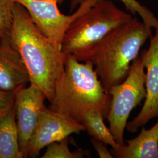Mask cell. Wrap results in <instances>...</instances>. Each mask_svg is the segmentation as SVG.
<instances>
[{
  "label": "cell",
  "instance_id": "16",
  "mask_svg": "<svg viewBox=\"0 0 158 158\" xmlns=\"http://www.w3.org/2000/svg\"><path fill=\"white\" fill-rule=\"evenodd\" d=\"M15 0H0V40L10 38Z\"/></svg>",
  "mask_w": 158,
  "mask_h": 158
},
{
  "label": "cell",
  "instance_id": "19",
  "mask_svg": "<svg viewBox=\"0 0 158 158\" xmlns=\"http://www.w3.org/2000/svg\"><path fill=\"white\" fill-rule=\"evenodd\" d=\"M86 0H71L70 2V11L74 10L77 6L83 3Z\"/></svg>",
  "mask_w": 158,
  "mask_h": 158
},
{
  "label": "cell",
  "instance_id": "18",
  "mask_svg": "<svg viewBox=\"0 0 158 158\" xmlns=\"http://www.w3.org/2000/svg\"><path fill=\"white\" fill-rule=\"evenodd\" d=\"M91 142L93 147L95 149L96 152L98 153L99 157L101 158H114L113 154L108 149L107 145L104 143L94 138H91Z\"/></svg>",
  "mask_w": 158,
  "mask_h": 158
},
{
  "label": "cell",
  "instance_id": "14",
  "mask_svg": "<svg viewBox=\"0 0 158 158\" xmlns=\"http://www.w3.org/2000/svg\"><path fill=\"white\" fill-rule=\"evenodd\" d=\"M90 156V152L81 148L72 152L69 147V137L52 143L47 147L42 158H81Z\"/></svg>",
  "mask_w": 158,
  "mask_h": 158
},
{
  "label": "cell",
  "instance_id": "6",
  "mask_svg": "<svg viewBox=\"0 0 158 158\" xmlns=\"http://www.w3.org/2000/svg\"><path fill=\"white\" fill-rule=\"evenodd\" d=\"M63 0H15L25 8L40 32L48 38L62 45L68 29L80 16L87 11L92 4L86 0L72 15L61 13L58 4Z\"/></svg>",
  "mask_w": 158,
  "mask_h": 158
},
{
  "label": "cell",
  "instance_id": "17",
  "mask_svg": "<svg viewBox=\"0 0 158 158\" xmlns=\"http://www.w3.org/2000/svg\"><path fill=\"white\" fill-rule=\"evenodd\" d=\"M17 91L0 89V117L6 114L15 102Z\"/></svg>",
  "mask_w": 158,
  "mask_h": 158
},
{
  "label": "cell",
  "instance_id": "7",
  "mask_svg": "<svg viewBox=\"0 0 158 158\" xmlns=\"http://www.w3.org/2000/svg\"><path fill=\"white\" fill-rule=\"evenodd\" d=\"M83 131L85 127L78 121L46 107L41 113L29 142L27 158H36L42 149L51 143Z\"/></svg>",
  "mask_w": 158,
  "mask_h": 158
},
{
  "label": "cell",
  "instance_id": "4",
  "mask_svg": "<svg viewBox=\"0 0 158 158\" xmlns=\"http://www.w3.org/2000/svg\"><path fill=\"white\" fill-rule=\"evenodd\" d=\"M132 18L112 1L102 0L72 23L63 39V51L85 62L108 34Z\"/></svg>",
  "mask_w": 158,
  "mask_h": 158
},
{
  "label": "cell",
  "instance_id": "8",
  "mask_svg": "<svg viewBox=\"0 0 158 158\" xmlns=\"http://www.w3.org/2000/svg\"><path fill=\"white\" fill-rule=\"evenodd\" d=\"M46 100L44 92L32 84L19 89L16 93V123L19 148L23 158H27L29 142L41 113L46 107Z\"/></svg>",
  "mask_w": 158,
  "mask_h": 158
},
{
  "label": "cell",
  "instance_id": "12",
  "mask_svg": "<svg viewBox=\"0 0 158 158\" xmlns=\"http://www.w3.org/2000/svg\"><path fill=\"white\" fill-rule=\"evenodd\" d=\"M0 158H23L19 148L15 102L0 117Z\"/></svg>",
  "mask_w": 158,
  "mask_h": 158
},
{
  "label": "cell",
  "instance_id": "9",
  "mask_svg": "<svg viewBox=\"0 0 158 158\" xmlns=\"http://www.w3.org/2000/svg\"><path fill=\"white\" fill-rule=\"evenodd\" d=\"M151 38L150 45L140 53L143 60L145 73L146 96L141 111L138 115L127 123L126 128L136 132L139 128L147 124L154 118H158V29Z\"/></svg>",
  "mask_w": 158,
  "mask_h": 158
},
{
  "label": "cell",
  "instance_id": "10",
  "mask_svg": "<svg viewBox=\"0 0 158 158\" xmlns=\"http://www.w3.org/2000/svg\"><path fill=\"white\" fill-rule=\"evenodd\" d=\"M28 83L27 69L10 38L0 40V89L17 91Z\"/></svg>",
  "mask_w": 158,
  "mask_h": 158
},
{
  "label": "cell",
  "instance_id": "15",
  "mask_svg": "<svg viewBox=\"0 0 158 158\" xmlns=\"http://www.w3.org/2000/svg\"><path fill=\"white\" fill-rule=\"evenodd\" d=\"M94 6L96 3L102 0H90ZM123 2L126 9L131 12L132 15L138 14L147 27L149 29L152 28L158 29V18L148 8L138 2L136 0H119Z\"/></svg>",
  "mask_w": 158,
  "mask_h": 158
},
{
  "label": "cell",
  "instance_id": "2",
  "mask_svg": "<svg viewBox=\"0 0 158 158\" xmlns=\"http://www.w3.org/2000/svg\"><path fill=\"white\" fill-rule=\"evenodd\" d=\"M110 102L111 96L102 85L93 64L66 55L64 71L55 83L48 108L80 123L82 114L89 108L99 109L107 118Z\"/></svg>",
  "mask_w": 158,
  "mask_h": 158
},
{
  "label": "cell",
  "instance_id": "1",
  "mask_svg": "<svg viewBox=\"0 0 158 158\" xmlns=\"http://www.w3.org/2000/svg\"><path fill=\"white\" fill-rule=\"evenodd\" d=\"M10 40L27 69L30 84L38 87L50 102L55 83L64 69L66 54L62 45L42 34L25 8L17 2L14 8Z\"/></svg>",
  "mask_w": 158,
  "mask_h": 158
},
{
  "label": "cell",
  "instance_id": "5",
  "mask_svg": "<svg viewBox=\"0 0 158 158\" xmlns=\"http://www.w3.org/2000/svg\"><path fill=\"white\" fill-rule=\"evenodd\" d=\"M111 102L108 121L110 130L120 145H125V130L130 114L146 96L145 66L140 54L132 61L124 80L108 90Z\"/></svg>",
  "mask_w": 158,
  "mask_h": 158
},
{
  "label": "cell",
  "instance_id": "11",
  "mask_svg": "<svg viewBox=\"0 0 158 158\" xmlns=\"http://www.w3.org/2000/svg\"><path fill=\"white\" fill-rule=\"evenodd\" d=\"M111 152L114 158H158V121L149 130L143 127L136 138Z\"/></svg>",
  "mask_w": 158,
  "mask_h": 158
},
{
  "label": "cell",
  "instance_id": "13",
  "mask_svg": "<svg viewBox=\"0 0 158 158\" xmlns=\"http://www.w3.org/2000/svg\"><path fill=\"white\" fill-rule=\"evenodd\" d=\"M105 119L101 110L89 108L82 114L80 123L85 127V130L92 138L111 146L113 149H116L120 145L115 141L110 128L105 125Z\"/></svg>",
  "mask_w": 158,
  "mask_h": 158
},
{
  "label": "cell",
  "instance_id": "3",
  "mask_svg": "<svg viewBox=\"0 0 158 158\" xmlns=\"http://www.w3.org/2000/svg\"><path fill=\"white\" fill-rule=\"evenodd\" d=\"M151 37V29L137 18H132L114 29L96 46L86 61L93 64L107 90L124 80L132 61Z\"/></svg>",
  "mask_w": 158,
  "mask_h": 158
}]
</instances>
